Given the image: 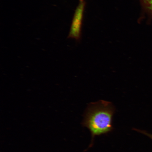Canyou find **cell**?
<instances>
[{"label": "cell", "mask_w": 152, "mask_h": 152, "mask_svg": "<svg viewBox=\"0 0 152 152\" xmlns=\"http://www.w3.org/2000/svg\"><path fill=\"white\" fill-rule=\"evenodd\" d=\"M115 108L111 102L100 100L88 104L82 124L90 130L92 136L90 148L95 137L106 134L113 130Z\"/></svg>", "instance_id": "cell-1"}, {"label": "cell", "mask_w": 152, "mask_h": 152, "mask_svg": "<svg viewBox=\"0 0 152 152\" xmlns=\"http://www.w3.org/2000/svg\"><path fill=\"white\" fill-rule=\"evenodd\" d=\"M86 6L85 0H79L72 19L68 38L79 42L81 37L83 15Z\"/></svg>", "instance_id": "cell-2"}, {"label": "cell", "mask_w": 152, "mask_h": 152, "mask_svg": "<svg viewBox=\"0 0 152 152\" xmlns=\"http://www.w3.org/2000/svg\"><path fill=\"white\" fill-rule=\"evenodd\" d=\"M140 1L144 10L152 16V0H140Z\"/></svg>", "instance_id": "cell-3"}, {"label": "cell", "mask_w": 152, "mask_h": 152, "mask_svg": "<svg viewBox=\"0 0 152 152\" xmlns=\"http://www.w3.org/2000/svg\"><path fill=\"white\" fill-rule=\"evenodd\" d=\"M134 130L137 131L141 133L142 134H143L145 135L146 136L150 138H151L152 140V134H149V133H148L147 132H146L145 131L142 130H139V129H134Z\"/></svg>", "instance_id": "cell-4"}]
</instances>
